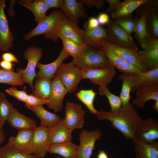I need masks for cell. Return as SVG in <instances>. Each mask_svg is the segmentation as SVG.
<instances>
[{
	"mask_svg": "<svg viewBox=\"0 0 158 158\" xmlns=\"http://www.w3.org/2000/svg\"><path fill=\"white\" fill-rule=\"evenodd\" d=\"M6 136L4 130L2 129L0 130V145L4 141Z\"/></svg>",
	"mask_w": 158,
	"mask_h": 158,
	"instance_id": "cell-54",
	"label": "cell"
},
{
	"mask_svg": "<svg viewBox=\"0 0 158 158\" xmlns=\"http://www.w3.org/2000/svg\"><path fill=\"white\" fill-rule=\"evenodd\" d=\"M41 105L31 107L29 109L32 111L39 119L40 125L49 128L58 123L61 119L57 114L47 110Z\"/></svg>",
	"mask_w": 158,
	"mask_h": 158,
	"instance_id": "cell-25",
	"label": "cell"
},
{
	"mask_svg": "<svg viewBox=\"0 0 158 158\" xmlns=\"http://www.w3.org/2000/svg\"><path fill=\"white\" fill-rule=\"evenodd\" d=\"M96 115L99 120L109 121L112 126L122 133L126 139L133 141L135 139L137 128L142 120L130 102L126 106H121L117 112L100 109Z\"/></svg>",
	"mask_w": 158,
	"mask_h": 158,
	"instance_id": "cell-1",
	"label": "cell"
},
{
	"mask_svg": "<svg viewBox=\"0 0 158 158\" xmlns=\"http://www.w3.org/2000/svg\"><path fill=\"white\" fill-rule=\"evenodd\" d=\"M54 158H62L61 157L58 156Z\"/></svg>",
	"mask_w": 158,
	"mask_h": 158,
	"instance_id": "cell-56",
	"label": "cell"
},
{
	"mask_svg": "<svg viewBox=\"0 0 158 158\" xmlns=\"http://www.w3.org/2000/svg\"><path fill=\"white\" fill-rule=\"evenodd\" d=\"M78 1L86 5L89 8L95 6L98 9L102 8L104 4L103 0H80Z\"/></svg>",
	"mask_w": 158,
	"mask_h": 158,
	"instance_id": "cell-45",
	"label": "cell"
},
{
	"mask_svg": "<svg viewBox=\"0 0 158 158\" xmlns=\"http://www.w3.org/2000/svg\"><path fill=\"white\" fill-rule=\"evenodd\" d=\"M55 75L58 77L68 92L71 93L76 91L78 84L82 80L80 68L72 62L62 63L57 69Z\"/></svg>",
	"mask_w": 158,
	"mask_h": 158,
	"instance_id": "cell-6",
	"label": "cell"
},
{
	"mask_svg": "<svg viewBox=\"0 0 158 158\" xmlns=\"http://www.w3.org/2000/svg\"><path fill=\"white\" fill-rule=\"evenodd\" d=\"M148 0H125L111 14L113 19H115L123 16H131L133 12L142 5H146Z\"/></svg>",
	"mask_w": 158,
	"mask_h": 158,
	"instance_id": "cell-29",
	"label": "cell"
},
{
	"mask_svg": "<svg viewBox=\"0 0 158 158\" xmlns=\"http://www.w3.org/2000/svg\"><path fill=\"white\" fill-rule=\"evenodd\" d=\"M109 4V7L106 11L109 14H112L118 8L121 3L119 0H106Z\"/></svg>",
	"mask_w": 158,
	"mask_h": 158,
	"instance_id": "cell-46",
	"label": "cell"
},
{
	"mask_svg": "<svg viewBox=\"0 0 158 158\" xmlns=\"http://www.w3.org/2000/svg\"><path fill=\"white\" fill-rule=\"evenodd\" d=\"M141 61L149 70L158 68V49H146L138 51Z\"/></svg>",
	"mask_w": 158,
	"mask_h": 158,
	"instance_id": "cell-31",
	"label": "cell"
},
{
	"mask_svg": "<svg viewBox=\"0 0 158 158\" xmlns=\"http://www.w3.org/2000/svg\"></svg>",
	"mask_w": 158,
	"mask_h": 158,
	"instance_id": "cell-59",
	"label": "cell"
},
{
	"mask_svg": "<svg viewBox=\"0 0 158 158\" xmlns=\"http://www.w3.org/2000/svg\"><path fill=\"white\" fill-rule=\"evenodd\" d=\"M158 138V121L152 118L142 120L138 126L135 139L145 143L154 142Z\"/></svg>",
	"mask_w": 158,
	"mask_h": 158,
	"instance_id": "cell-15",
	"label": "cell"
},
{
	"mask_svg": "<svg viewBox=\"0 0 158 158\" xmlns=\"http://www.w3.org/2000/svg\"><path fill=\"white\" fill-rule=\"evenodd\" d=\"M0 153L2 158H39L34 154L23 152L7 143L0 148Z\"/></svg>",
	"mask_w": 158,
	"mask_h": 158,
	"instance_id": "cell-37",
	"label": "cell"
},
{
	"mask_svg": "<svg viewBox=\"0 0 158 158\" xmlns=\"http://www.w3.org/2000/svg\"><path fill=\"white\" fill-rule=\"evenodd\" d=\"M100 26L97 18L95 17L90 18L84 25L85 29H91L97 28Z\"/></svg>",
	"mask_w": 158,
	"mask_h": 158,
	"instance_id": "cell-47",
	"label": "cell"
},
{
	"mask_svg": "<svg viewBox=\"0 0 158 158\" xmlns=\"http://www.w3.org/2000/svg\"><path fill=\"white\" fill-rule=\"evenodd\" d=\"M143 11L150 37L158 38V15L155 7L145 5Z\"/></svg>",
	"mask_w": 158,
	"mask_h": 158,
	"instance_id": "cell-28",
	"label": "cell"
},
{
	"mask_svg": "<svg viewBox=\"0 0 158 158\" xmlns=\"http://www.w3.org/2000/svg\"><path fill=\"white\" fill-rule=\"evenodd\" d=\"M136 158H138L137 155L136 154Z\"/></svg>",
	"mask_w": 158,
	"mask_h": 158,
	"instance_id": "cell-57",
	"label": "cell"
},
{
	"mask_svg": "<svg viewBox=\"0 0 158 158\" xmlns=\"http://www.w3.org/2000/svg\"><path fill=\"white\" fill-rule=\"evenodd\" d=\"M107 41L113 44L138 51V48L131 35L123 29L116 20H110L106 28Z\"/></svg>",
	"mask_w": 158,
	"mask_h": 158,
	"instance_id": "cell-5",
	"label": "cell"
},
{
	"mask_svg": "<svg viewBox=\"0 0 158 158\" xmlns=\"http://www.w3.org/2000/svg\"><path fill=\"white\" fill-rule=\"evenodd\" d=\"M103 50L110 64L121 72L130 74L141 72L137 67L126 62L110 51Z\"/></svg>",
	"mask_w": 158,
	"mask_h": 158,
	"instance_id": "cell-30",
	"label": "cell"
},
{
	"mask_svg": "<svg viewBox=\"0 0 158 158\" xmlns=\"http://www.w3.org/2000/svg\"><path fill=\"white\" fill-rule=\"evenodd\" d=\"M61 39L63 44V49L69 56L74 58L78 54L83 47L71 39L67 38Z\"/></svg>",
	"mask_w": 158,
	"mask_h": 158,
	"instance_id": "cell-41",
	"label": "cell"
},
{
	"mask_svg": "<svg viewBox=\"0 0 158 158\" xmlns=\"http://www.w3.org/2000/svg\"><path fill=\"white\" fill-rule=\"evenodd\" d=\"M101 49L110 51L126 62L137 67L141 72L149 70L141 61L140 57L138 54V51L107 41L102 44Z\"/></svg>",
	"mask_w": 158,
	"mask_h": 158,
	"instance_id": "cell-8",
	"label": "cell"
},
{
	"mask_svg": "<svg viewBox=\"0 0 158 158\" xmlns=\"http://www.w3.org/2000/svg\"><path fill=\"white\" fill-rule=\"evenodd\" d=\"M0 66L2 69L9 71H13L12 63L2 60L0 61Z\"/></svg>",
	"mask_w": 158,
	"mask_h": 158,
	"instance_id": "cell-51",
	"label": "cell"
},
{
	"mask_svg": "<svg viewBox=\"0 0 158 158\" xmlns=\"http://www.w3.org/2000/svg\"><path fill=\"white\" fill-rule=\"evenodd\" d=\"M97 158H109L107 154L104 150L99 151L97 156Z\"/></svg>",
	"mask_w": 158,
	"mask_h": 158,
	"instance_id": "cell-53",
	"label": "cell"
},
{
	"mask_svg": "<svg viewBox=\"0 0 158 158\" xmlns=\"http://www.w3.org/2000/svg\"><path fill=\"white\" fill-rule=\"evenodd\" d=\"M2 60L10 62H15L18 63L19 61L16 56L11 52H5L3 53L1 56Z\"/></svg>",
	"mask_w": 158,
	"mask_h": 158,
	"instance_id": "cell-49",
	"label": "cell"
},
{
	"mask_svg": "<svg viewBox=\"0 0 158 158\" xmlns=\"http://www.w3.org/2000/svg\"><path fill=\"white\" fill-rule=\"evenodd\" d=\"M131 75L133 92L147 86L158 84V68L146 72L132 73Z\"/></svg>",
	"mask_w": 158,
	"mask_h": 158,
	"instance_id": "cell-17",
	"label": "cell"
},
{
	"mask_svg": "<svg viewBox=\"0 0 158 158\" xmlns=\"http://www.w3.org/2000/svg\"><path fill=\"white\" fill-rule=\"evenodd\" d=\"M48 102V100H45L38 98L32 94H31L28 95L24 103L25 106L29 109L31 106L46 104Z\"/></svg>",
	"mask_w": 158,
	"mask_h": 158,
	"instance_id": "cell-43",
	"label": "cell"
},
{
	"mask_svg": "<svg viewBox=\"0 0 158 158\" xmlns=\"http://www.w3.org/2000/svg\"><path fill=\"white\" fill-rule=\"evenodd\" d=\"M18 3L32 12L37 24L45 18L47 12L49 9L42 0H20Z\"/></svg>",
	"mask_w": 158,
	"mask_h": 158,
	"instance_id": "cell-24",
	"label": "cell"
},
{
	"mask_svg": "<svg viewBox=\"0 0 158 158\" xmlns=\"http://www.w3.org/2000/svg\"><path fill=\"white\" fill-rule=\"evenodd\" d=\"M152 108L157 112H158V100L155 101V102Z\"/></svg>",
	"mask_w": 158,
	"mask_h": 158,
	"instance_id": "cell-55",
	"label": "cell"
},
{
	"mask_svg": "<svg viewBox=\"0 0 158 158\" xmlns=\"http://www.w3.org/2000/svg\"><path fill=\"white\" fill-rule=\"evenodd\" d=\"M140 46L143 49H158V39L149 37Z\"/></svg>",
	"mask_w": 158,
	"mask_h": 158,
	"instance_id": "cell-44",
	"label": "cell"
},
{
	"mask_svg": "<svg viewBox=\"0 0 158 158\" xmlns=\"http://www.w3.org/2000/svg\"><path fill=\"white\" fill-rule=\"evenodd\" d=\"M7 121L11 127L18 130L24 129L33 130L37 127L34 120L20 113L14 107Z\"/></svg>",
	"mask_w": 158,
	"mask_h": 158,
	"instance_id": "cell-22",
	"label": "cell"
},
{
	"mask_svg": "<svg viewBox=\"0 0 158 158\" xmlns=\"http://www.w3.org/2000/svg\"><path fill=\"white\" fill-rule=\"evenodd\" d=\"M17 1V0H12L10 1L9 6L8 9V14L10 16L13 17L15 16L13 8Z\"/></svg>",
	"mask_w": 158,
	"mask_h": 158,
	"instance_id": "cell-52",
	"label": "cell"
},
{
	"mask_svg": "<svg viewBox=\"0 0 158 158\" xmlns=\"http://www.w3.org/2000/svg\"><path fill=\"white\" fill-rule=\"evenodd\" d=\"M107 37L106 28L100 25L94 29L84 30L83 40L86 45L101 49V45L107 41Z\"/></svg>",
	"mask_w": 158,
	"mask_h": 158,
	"instance_id": "cell-21",
	"label": "cell"
},
{
	"mask_svg": "<svg viewBox=\"0 0 158 158\" xmlns=\"http://www.w3.org/2000/svg\"><path fill=\"white\" fill-rule=\"evenodd\" d=\"M65 112V116L63 119L67 127L72 130L83 128L86 112L81 104L68 102L66 104Z\"/></svg>",
	"mask_w": 158,
	"mask_h": 158,
	"instance_id": "cell-10",
	"label": "cell"
},
{
	"mask_svg": "<svg viewBox=\"0 0 158 158\" xmlns=\"http://www.w3.org/2000/svg\"><path fill=\"white\" fill-rule=\"evenodd\" d=\"M98 89L99 95L105 96L107 98L111 107L110 111L113 113L118 112L122 105L120 96L112 93L107 87L99 86Z\"/></svg>",
	"mask_w": 158,
	"mask_h": 158,
	"instance_id": "cell-39",
	"label": "cell"
},
{
	"mask_svg": "<svg viewBox=\"0 0 158 158\" xmlns=\"http://www.w3.org/2000/svg\"><path fill=\"white\" fill-rule=\"evenodd\" d=\"M7 1L0 0V50L8 51L13 45L14 37L10 29L5 12Z\"/></svg>",
	"mask_w": 158,
	"mask_h": 158,
	"instance_id": "cell-13",
	"label": "cell"
},
{
	"mask_svg": "<svg viewBox=\"0 0 158 158\" xmlns=\"http://www.w3.org/2000/svg\"><path fill=\"white\" fill-rule=\"evenodd\" d=\"M42 56L43 50L41 48L37 46L29 47L23 54L24 58L28 60L26 67L24 69L18 68L16 71L22 75L24 83L28 84L33 91L34 90L33 81L37 75L35 68Z\"/></svg>",
	"mask_w": 158,
	"mask_h": 158,
	"instance_id": "cell-4",
	"label": "cell"
},
{
	"mask_svg": "<svg viewBox=\"0 0 158 158\" xmlns=\"http://www.w3.org/2000/svg\"><path fill=\"white\" fill-rule=\"evenodd\" d=\"M135 92L136 97L133 100L132 104L138 108H143L149 100H158V84L144 87Z\"/></svg>",
	"mask_w": 158,
	"mask_h": 158,
	"instance_id": "cell-23",
	"label": "cell"
},
{
	"mask_svg": "<svg viewBox=\"0 0 158 158\" xmlns=\"http://www.w3.org/2000/svg\"><path fill=\"white\" fill-rule=\"evenodd\" d=\"M51 80L44 78L37 79L33 92L34 95L41 99L48 100L51 91Z\"/></svg>",
	"mask_w": 158,
	"mask_h": 158,
	"instance_id": "cell-32",
	"label": "cell"
},
{
	"mask_svg": "<svg viewBox=\"0 0 158 158\" xmlns=\"http://www.w3.org/2000/svg\"><path fill=\"white\" fill-rule=\"evenodd\" d=\"M97 93L92 89L81 90L76 94L77 98L87 107L90 112L96 115L98 112L94 105Z\"/></svg>",
	"mask_w": 158,
	"mask_h": 158,
	"instance_id": "cell-34",
	"label": "cell"
},
{
	"mask_svg": "<svg viewBox=\"0 0 158 158\" xmlns=\"http://www.w3.org/2000/svg\"><path fill=\"white\" fill-rule=\"evenodd\" d=\"M33 135V130H19L16 136H11L9 138L7 143L23 152L28 154H32Z\"/></svg>",
	"mask_w": 158,
	"mask_h": 158,
	"instance_id": "cell-16",
	"label": "cell"
},
{
	"mask_svg": "<svg viewBox=\"0 0 158 158\" xmlns=\"http://www.w3.org/2000/svg\"><path fill=\"white\" fill-rule=\"evenodd\" d=\"M134 144L136 154L138 158H158V142L147 143L135 139Z\"/></svg>",
	"mask_w": 158,
	"mask_h": 158,
	"instance_id": "cell-26",
	"label": "cell"
},
{
	"mask_svg": "<svg viewBox=\"0 0 158 158\" xmlns=\"http://www.w3.org/2000/svg\"><path fill=\"white\" fill-rule=\"evenodd\" d=\"M48 129V138L51 144L71 141L73 130L66 126L63 119Z\"/></svg>",
	"mask_w": 158,
	"mask_h": 158,
	"instance_id": "cell-20",
	"label": "cell"
},
{
	"mask_svg": "<svg viewBox=\"0 0 158 158\" xmlns=\"http://www.w3.org/2000/svg\"><path fill=\"white\" fill-rule=\"evenodd\" d=\"M49 129L42 125L33 130L32 144V154L39 158L44 157L51 145L48 138Z\"/></svg>",
	"mask_w": 158,
	"mask_h": 158,
	"instance_id": "cell-12",
	"label": "cell"
},
{
	"mask_svg": "<svg viewBox=\"0 0 158 158\" xmlns=\"http://www.w3.org/2000/svg\"><path fill=\"white\" fill-rule=\"evenodd\" d=\"M102 133L99 128L93 130H83L79 134L76 158H90L97 140H100Z\"/></svg>",
	"mask_w": 158,
	"mask_h": 158,
	"instance_id": "cell-11",
	"label": "cell"
},
{
	"mask_svg": "<svg viewBox=\"0 0 158 158\" xmlns=\"http://www.w3.org/2000/svg\"><path fill=\"white\" fill-rule=\"evenodd\" d=\"M66 16L61 10L55 9L39 23L33 30L23 36L24 39L28 40L31 38L52 31L61 20Z\"/></svg>",
	"mask_w": 158,
	"mask_h": 158,
	"instance_id": "cell-9",
	"label": "cell"
},
{
	"mask_svg": "<svg viewBox=\"0 0 158 158\" xmlns=\"http://www.w3.org/2000/svg\"><path fill=\"white\" fill-rule=\"evenodd\" d=\"M8 94L14 97L18 100L25 102L27 98L28 94L24 89L23 90H18L16 87H12L5 90Z\"/></svg>",
	"mask_w": 158,
	"mask_h": 158,
	"instance_id": "cell-42",
	"label": "cell"
},
{
	"mask_svg": "<svg viewBox=\"0 0 158 158\" xmlns=\"http://www.w3.org/2000/svg\"><path fill=\"white\" fill-rule=\"evenodd\" d=\"M0 83L20 86L24 84L21 74L2 68L0 69Z\"/></svg>",
	"mask_w": 158,
	"mask_h": 158,
	"instance_id": "cell-35",
	"label": "cell"
},
{
	"mask_svg": "<svg viewBox=\"0 0 158 158\" xmlns=\"http://www.w3.org/2000/svg\"><path fill=\"white\" fill-rule=\"evenodd\" d=\"M97 18L99 25H107L110 20L109 16L104 13H100Z\"/></svg>",
	"mask_w": 158,
	"mask_h": 158,
	"instance_id": "cell-50",
	"label": "cell"
},
{
	"mask_svg": "<svg viewBox=\"0 0 158 158\" xmlns=\"http://www.w3.org/2000/svg\"><path fill=\"white\" fill-rule=\"evenodd\" d=\"M118 25L129 35L134 32L135 19L131 16H123L115 19Z\"/></svg>",
	"mask_w": 158,
	"mask_h": 158,
	"instance_id": "cell-40",
	"label": "cell"
},
{
	"mask_svg": "<svg viewBox=\"0 0 158 158\" xmlns=\"http://www.w3.org/2000/svg\"><path fill=\"white\" fill-rule=\"evenodd\" d=\"M60 8L67 18L77 24L79 18L87 16L84 4L78 0H63Z\"/></svg>",
	"mask_w": 158,
	"mask_h": 158,
	"instance_id": "cell-19",
	"label": "cell"
},
{
	"mask_svg": "<svg viewBox=\"0 0 158 158\" xmlns=\"http://www.w3.org/2000/svg\"><path fill=\"white\" fill-rule=\"evenodd\" d=\"M84 30L66 16L63 18L51 32L44 35L46 39L56 42L59 38L71 39L82 47L86 44L83 40Z\"/></svg>",
	"mask_w": 158,
	"mask_h": 158,
	"instance_id": "cell-3",
	"label": "cell"
},
{
	"mask_svg": "<svg viewBox=\"0 0 158 158\" xmlns=\"http://www.w3.org/2000/svg\"><path fill=\"white\" fill-rule=\"evenodd\" d=\"M115 68L110 65L101 68H80L82 79H88L99 86L107 87L116 74Z\"/></svg>",
	"mask_w": 158,
	"mask_h": 158,
	"instance_id": "cell-7",
	"label": "cell"
},
{
	"mask_svg": "<svg viewBox=\"0 0 158 158\" xmlns=\"http://www.w3.org/2000/svg\"><path fill=\"white\" fill-rule=\"evenodd\" d=\"M0 158H2L1 155V154L0 153Z\"/></svg>",
	"mask_w": 158,
	"mask_h": 158,
	"instance_id": "cell-58",
	"label": "cell"
},
{
	"mask_svg": "<svg viewBox=\"0 0 158 158\" xmlns=\"http://www.w3.org/2000/svg\"><path fill=\"white\" fill-rule=\"evenodd\" d=\"M13 106L7 99L5 94L0 92V130L2 129Z\"/></svg>",
	"mask_w": 158,
	"mask_h": 158,
	"instance_id": "cell-38",
	"label": "cell"
},
{
	"mask_svg": "<svg viewBox=\"0 0 158 158\" xmlns=\"http://www.w3.org/2000/svg\"><path fill=\"white\" fill-rule=\"evenodd\" d=\"M68 91L58 76L55 75L51 80V89L49 102L46 104L56 113L61 111L63 98Z\"/></svg>",
	"mask_w": 158,
	"mask_h": 158,
	"instance_id": "cell-14",
	"label": "cell"
},
{
	"mask_svg": "<svg viewBox=\"0 0 158 158\" xmlns=\"http://www.w3.org/2000/svg\"><path fill=\"white\" fill-rule=\"evenodd\" d=\"M119 80H122V84L120 97L122 102V107L127 106L130 103V92L131 91V74L123 73L118 77Z\"/></svg>",
	"mask_w": 158,
	"mask_h": 158,
	"instance_id": "cell-33",
	"label": "cell"
},
{
	"mask_svg": "<svg viewBox=\"0 0 158 158\" xmlns=\"http://www.w3.org/2000/svg\"><path fill=\"white\" fill-rule=\"evenodd\" d=\"M78 145L71 141L51 145L48 152L59 154L64 158H76Z\"/></svg>",
	"mask_w": 158,
	"mask_h": 158,
	"instance_id": "cell-27",
	"label": "cell"
},
{
	"mask_svg": "<svg viewBox=\"0 0 158 158\" xmlns=\"http://www.w3.org/2000/svg\"><path fill=\"white\" fill-rule=\"evenodd\" d=\"M69 56L62 49L58 57L52 62L45 64L38 62L36 67L39 70L35 78L37 79L44 78L51 80L54 77L57 69L63 61Z\"/></svg>",
	"mask_w": 158,
	"mask_h": 158,
	"instance_id": "cell-18",
	"label": "cell"
},
{
	"mask_svg": "<svg viewBox=\"0 0 158 158\" xmlns=\"http://www.w3.org/2000/svg\"><path fill=\"white\" fill-rule=\"evenodd\" d=\"M73 58L71 62L80 68H101L111 64L103 50L87 45Z\"/></svg>",
	"mask_w": 158,
	"mask_h": 158,
	"instance_id": "cell-2",
	"label": "cell"
},
{
	"mask_svg": "<svg viewBox=\"0 0 158 158\" xmlns=\"http://www.w3.org/2000/svg\"><path fill=\"white\" fill-rule=\"evenodd\" d=\"M135 36L141 45L150 37L148 32L145 19L144 14L139 18L135 19Z\"/></svg>",
	"mask_w": 158,
	"mask_h": 158,
	"instance_id": "cell-36",
	"label": "cell"
},
{
	"mask_svg": "<svg viewBox=\"0 0 158 158\" xmlns=\"http://www.w3.org/2000/svg\"><path fill=\"white\" fill-rule=\"evenodd\" d=\"M49 8H60L63 4V0H42Z\"/></svg>",
	"mask_w": 158,
	"mask_h": 158,
	"instance_id": "cell-48",
	"label": "cell"
}]
</instances>
